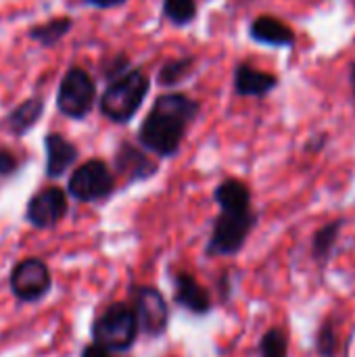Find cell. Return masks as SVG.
<instances>
[{
  "mask_svg": "<svg viewBox=\"0 0 355 357\" xmlns=\"http://www.w3.org/2000/svg\"><path fill=\"white\" fill-rule=\"evenodd\" d=\"M199 111L201 105L186 94H161L140 126V144L157 157H174L180 151L186 130L197 119Z\"/></svg>",
  "mask_w": 355,
  "mask_h": 357,
  "instance_id": "obj_1",
  "label": "cell"
},
{
  "mask_svg": "<svg viewBox=\"0 0 355 357\" xmlns=\"http://www.w3.org/2000/svg\"><path fill=\"white\" fill-rule=\"evenodd\" d=\"M151 88V79L140 69H128L111 79L98 100L100 113L113 123H128L142 107Z\"/></svg>",
  "mask_w": 355,
  "mask_h": 357,
  "instance_id": "obj_2",
  "label": "cell"
},
{
  "mask_svg": "<svg viewBox=\"0 0 355 357\" xmlns=\"http://www.w3.org/2000/svg\"><path fill=\"white\" fill-rule=\"evenodd\" d=\"M259 215L253 207L249 209H220L213 222L205 255L207 257H234L243 251L251 232L255 230Z\"/></svg>",
  "mask_w": 355,
  "mask_h": 357,
  "instance_id": "obj_3",
  "label": "cell"
},
{
  "mask_svg": "<svg viewBox=\"0 0 355 357\" xmlns=\"http://www.w3.org/2000/svg\"><path fill=\"white\" fill-rule=\"evenodd\" d=\"M138 322L128 303H113L92 322V343L111 354L130 351L138 339Z\"/></svg>",
  "mask_w": 355,
  "mask_h": 357,
  "instance_id": "obj_4",
  "label": "cell"
},
{
  "mask_svg": "<svg viewBox=\"0 0 355 357\" xmlns=\"http://www.w3.org/2000/svg\"><path fill=\"white\" fill-rule=\"evenodd\" d=\"M115 174L103 159H90L73 169L67 182V192L80 203H98L113 195Z\"/></svg>",
  "mask_w": 355,
  "mask_h": 357,
  "instance_id": "obj_5",
  "label": "cell"
},
{
  "mask_svg": "<svg viewBox=\"0 0 355 357\" xmlns=\"http://www.w3.org/2000/svg\"><path fill=\"white\" fill-rule=\"evenodd\" d=\"M96 102V84L82 67H69L59 84L56 109L69 119H84Z\"/></svg>",
  "mask_w": 355,
  "mask_h": 357,
  "instance_id": "obj_6",
  "label": "cell"
},
{
  "mask_svg": "<svg viewBox=\"0 0 355 357\" xmlns=\"http://www.w3.org/2000/svg\"><path fill=\"white\" fill-rule=\"evenodd\" d=\"M8 287L17 301L38 303L52 289V274L42 259L25 257L13 266L8 274Z\"/></svg>",
  "mask_w": 355,
  "mask_h": 357,
  "instance_id": "obj_7",
  "label": "cell"
},
{
  "mask_svg": "<svg viewBox=\"0 0 355 357\" xmlns=\"http://www.w3.org/2000/svg\"><path fill=\"white\" fill-rule=\"evenodd\" d=\"M132 312L138 322V331L146 337L159 339L169 326V305L163 293L155 287H136L132 291Z\"/></svg>",
  "mask_w": 355,
  "mask_h": 357,
  "instance_id": "obj_8",
  "label": "cell"
},
{
  "mask_svg": "<svg viewBox=\"0 0 355 357\" xmlns=\"http://www.w3.org/2000/svg\"><path fill=\"white\" fill-rule=\"evenodd\" d=\"M65 215H67V195L56 186H48L36 192L25 207L27 224L38 230L54 228Z\"/></svg>",
  "mask_w": 355,
  "mask_h": 357,
  "instance_id": "obj_9",
  "label": "cell"
},
{
  "mask_svg": "<svg viewBox=\"0 0 355 357\" xmlns=\"http://www.w3.org/2000/svg\"><path fill=\"white\" fill-rule=\"evenodd\" d=\"M174 284V303L186 310L192 316H207L211 312L209 291L188 272H178L172 280Z\"/></svg>",
  "mask_w": 355,
  "mask_h": 357,
  "instance_id": "obj_10",
  "label": "cell"
},
{
  "mask_svg": "<svg viewBox=\"0 0 355 357\" xmlns=\"http://www.w3.org/2000/svg\"><path fill=\"white\" fill-rule=\"evenodd\" d=\"M115 172L123 176L128 182H142L157 174V163L138 146L121 142V146L115 153Z\"/></svg>",
  "mask_w": 355,
  "mask_h": 357,
  "instance_id": "obj_11",
  "label": "cell"
},
{
  "mask_svg": "<svg viewBox=\"0 0 355 357\" xmlns=\"http://www.w3.org/2000/svg\"><path fill=\"white\" fill-rule=\"evenodd\" d=\"M278 88V77L262 71L251 63H241L234 69V92L245 98H264Z\"/></svg>",
  "mask_w": 355,
  "mask_h": 357,
  "instance_id": "obj_12",
  "label": "cell"
},
{
  "mask_svg": "<svg viewBox=\"0 0 355 357\" xmlns=\"http://www.w3.org/2000/svg\"><path fill=\"white\" fill-rule=\"evenodd\" d=\"M44 149H46V176L50 180L65 176L67 169L77 161V155H80L77 146L56 132L46 134Z\"/></svg>",
  "mask_w": 355,
  "mask_h": 357,
  "instance_id": "obj_13",
  "label": "cell"
},
{
  "mask_svg": "<svg viewBox=\"0 0 355 357\" xmlns=\"http://www.w3.org/2000/svg\"><path fill=\"white\" fill-rule=\"evenodd\" d=\"M249 36L257 44L272 48H289L295 44V31L274 15H259L249 25Z\"/></svg>",
  "mask_w": 355,
  "mask_h": 357,
  "instance_id": "obj_14",
  "label": "cell"
},
{
  "mask_svg": "<svg viewBox=\"0 0 355 357\" xmlns=\"http://www.w3.org/2000/svg\"><path fill=\"white\" fill-rule=\"evenodd\" d=\"M343 226H345V220L337 218V220L326 222L324 226H320L314 232V236H312V259L318 268H326L331 264L335 249L339 245V236H341Z\"/></svg>",
  "mask_w": 355,
  "mask_h": 357,
  "instance_id": "obj_15",
  "label": "cell"
},
{
  "mask_svg": "<svg viewBox=\"0 0 355 357\" xmlns=\"http://www.w3.org/2000/svg\"><path fill=\"white\" fill-rule=\"evenodd\" d=\"M42 113H44V100L40 96H31L6 115L2 128L13 136H25L38 123Z\"/></svg>",
  "mask_w": 355,
  "mask_h": 357,
  "instance_id": "obj_16",
  "label": "cell"
},
{
  "mask_svg": "<svg viewBox=\"0 0 355 357\" xmlns=\"http://www.w3.org/2000/svg\"><path fill=\"white\" fill-rule=\"evenodd\" d=\"M213 201L220 209H249L251 207V190L245 182L236 178H228L213 190Z\"/></svg>",
  "mask_w": 355,
  "mask_h": 357,
  "instance_id": "obj_17",
  "label": "cell"
},
{
  "mask_svg": "<svg viewBox=\"0 0 355 357\" xmlns=\"http://www.w3.org/2000/svg\"><path fill=\"white\" fill-rule=\"evenodd\" d=\"M73 27V21L69 17H54V19H48L46 23L42 25H36L29 29V38L36 40L40 46L44 48H50L54 44H59Z\"/></svg>",
  "mask_w": 355,
  "mask_h": 357,
  "instance_id": "obj_18",
  "label": "cell"
},
{
  "mask_svg": "<svg viewBox=\"0 0 355 357\" xmlns=\"http://www.w3.org/2000/svg\"><path fill=\"white\" fill-rule=\"evenodd\" d=\"M314 347L320 357H339L341 351V333L335 316H326L314 337Z\"/></svg>",
  "mask_w": 355,
  "mask_h": 357,
  "instance_id": "obj_19",
  "label": "cell"
},
{
  "mask_svg": "<svg viewBox=\"0 0 355 357\" xmlns=\"http://www.w3.org/2000/svg\"><path fill=\"white\" fill-rule=\"evenodd\" d=\"M192 69H195V59L192 56H180V59H174V61H167L157 73V84L165 86V88L178 86L180 82H184L192 73Z\"/></svg>",
  "mask_w": 355,
  "mask_h": 357,
  "instance_id": "obj_20",
  "label": "cell"
},
{
  "mask_svg": "<svg viewBox=\"0 0 355 357\" xmlns=\"http://www.w3.org/2000/svg\"><path fill=\"white\" fill-rule=\"evenodd\" d=\"M163 17L172 25L184 27V25L195 21L197 2L195 0H163Z\"/></svg>",
  "mask_w": 355,
  "mask_h": 357,
  "instance_id": "obj_21",
  "label": "cell"
},
{
  "mask_svg": "<svg viewBox=\"0 0 355 357\" xmlns=\"http://www.w3.org/2000/svg\"><path fill=\"white\" fill-rule=\"evenodd\" d=\"M259 357H289V337L282 328H270L262 335Z\"/></svg>",
  "mask_w": 355,
  "mask_h": 357,
  "instance_id": "obj_22",
  "label": "cell"
},
{
  "mask_svg": "<svg viewBox=\"0 0 355 357\" xmlns=\"http://www.w3.org/2000/svg\"><path fill=\"white\" fill-rule=\"evenodd\" d=\"M128 69H130V61H128V56H123V54H115L111 61H107V63L100 67V71H103V75L107 77V82L119 77V75L126 73Z\"/></svg>",
  "mask_w": 355,
  "mask_h": 357,
  "instance_id": "obj_23",
  "label": "cell"
},
{
  "mask_svg": "<svg viewBox=\"0 0 355 357\" xmlns=\"http://www.w3.org/2000/svg\"><path fill=\"white\" fill-rule=\"evenodd\" d=\"M19 167L17 157L8 149H0V176H10Z\"/></svg>",
  "mask_w": 355,
  "mask_h": 357,
  "instance_id": "obj_24",
  "label": "cell"
},
{
  "mask_svg": "<svg viewBox=\"0 0 355 357\" xmlns=\"http://www.w3.org/2000/svg\"><path fill=\"white\" fill-rule=\"evenodd\" d=\"M326 142H328L326 132H320V134H316V136H312V138L308 140L305 151H308V153H320V151H324Z\"/></svg>",
  "mask_w": 355,
  "mask_h": 357,
  "instance_id": "obj_25",
  "label": "cell"
},
{
  "mask_svg": "<svg viewBox=\"0 0 355 357\" xmlns=\"http://www.w3.org/2000/svg\"><path fill=\"white\" fill-rule=\"evenodd\" d=\"M80 357H115V354H111V351L103 349L100 345L92 343V345H86V347L82 349Z\"/></svg>",
  "mask_w": 355,
  "mask_h": 357,
  "instance_id": "obj_26",
  "label": "cell"
},
{
  "mask_svg": "<svg viewBox=\"0 0 355 357\" xmlns=\"http://www.w3.org/2000/svg\"><path fill=\"white\" fill-rule=\"evenodd\" d=\"M86 4L94 6V8H113V6H119L123 4L126 0H84Z\"/></svg>",
  "mask_w": 355,
  "mask_h": 357,
  "instance_id": "obj_27",
  "label": "cell"
},
{
  "mask_svg": "<svg viewBox=\"0 0 355 357\" xmlns=\"http://www.w3.org/2000/svg\"><path fill=\"white\" fill-rule=\"evenodd\" d=\"M220 293H222V299H224V301H228V299H230L232 287H230V276H228V272L222 276V287H220Z\"/></svg>",
  "mask_w": 355,
  "mask_h": 357,
  "instance_id": "obj_28",
  "label": "cell"
},
{
  "mask_svg": "<svg viewBox=\"0 0 355 357\" xmlns=\"http://www.w3.org/2000/svg\"><path fill=\"white\" fill-rule=\"evenodd\" d=\"M349 82H352V90H354V98H355V61L352 65V73H349Z\"/></svg>",
  "mask_w": 355,
  "mask_h": 357,
  "instance_id": "obj_29",
  "label": "cell"
}]
</instances>
